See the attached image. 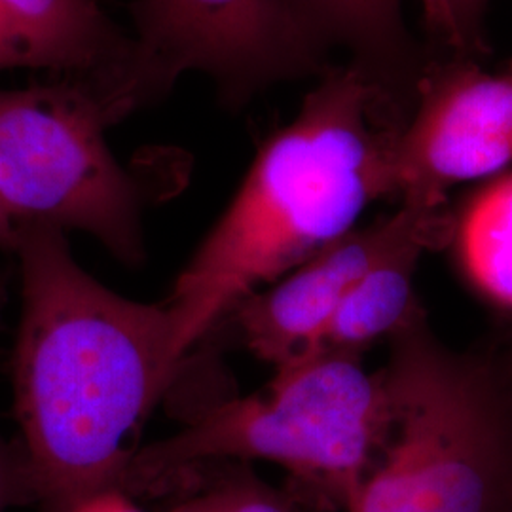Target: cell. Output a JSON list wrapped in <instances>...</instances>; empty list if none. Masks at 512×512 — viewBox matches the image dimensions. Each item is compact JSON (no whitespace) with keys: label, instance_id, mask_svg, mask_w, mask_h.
I'll return each mask as SVG.
<instances>
[{"label":"cell","instance_id":"1","mask_svg":"<svg viewBox=\"0 0 512 512\" xmlns=\"http://www.w3.org/2000/svg\"><path fill=\"white\" fill-rule=\"evenodd\" d=\"M23 308L16 414L31 503L71 512L114 488L139 429L177 374L164 306L112 293L74 260L63 230L19 224Z\"/></svg>","mask_w":512,"mask_h":512},{"label":"cell","instance_id":"2","mask_svg":"<svg viewBox=\"0 0 512 512\" xmlns=\"http://www.w3.org/2000/svg\"><path fill=\"white\" fill-rule=\"evenodd\" d=\"M406 116L353 65L329 67L256 154L165 308L179 361L239 304L344 238L393 190Z\"/></svg>","mask_w":512,"mask_h":512},{"label":"cell","instance_id":"3","mask_svg":"<svg viewBox=\"0 0 512 512\" xmlns=\"http://www.w3.org/2000/svg\"><path fill=\"white\" fill-rule=\"evenodd\" d=\"M387 421L382 370L366 372L359 353H308L275 368L262 393L133 450L114 488L165 494L220 461L262 459L289 471L300 505L348 511L382 454Z\"/></svg>","mask_w":512,"mask_h":512},{"label":"cell","instance_id":"4","mask_svg":"<svg viewBox=\"0 0 512 512\" xmlns=\"http://www.w3.org/2000/svg\"><path fill=\"white\" fill-rule=\"evenodd\" d=\"M389 344L387 437L348 512H512V365L448 348L420 304Z\"/></svg>","mask_w":512,"mask_h":512},{"label":"cell","instance_id":"5","mask_svg":"<svg viewBox=\"0 0 512 512\" xmlns=\"http://www.w3.org/2000/svg\"><path fill=\"white\" fill-rule=\"evenodd\" d=\"M112 124L92 80L0 88V207L18 224L92 234L137 266L145 258V196L110 152Z\"/></svg>","mask_w":512,"mask_h":512},{"label":"cell","instance_id":"6","mask_svg":"<svg viewBox=\"0 0 512 512\" xmlns=\"http://www.w3.org/2000/svg\"><path fill=\"white\" fill-rule=\"evenodd\" d=\"M128 61L105 95L114 122L160 101L186 73L243 109L270 86L323 74L329 46L294 0H135Z\"/></svg>","mask_w":512,"mask_h":512},{"label":"cell","instance_id":"7","mask_svg":"<svg viewBox=\"0 0 512 512\" xmlns=\"http://www.w3.org/2000/svg\"><path fill=\"white\" fill-rule=\"evenodd\" d=\"M511 164L512 59L499 73L467 57L431 59L393 150L395 196L440 205L452 186Z\"/></svg>","mask_w":512,"mask_h":512},{"label":"cell","instance_id":"8","mask_svg":"<svg viewBox=\"0 0 512 512\" xmlns=\"http://www.w3.org/2000/svg\"><path fill=\"white\" fill-rule=\"evenodd\" d=\"M452 226L446 203L401 202L393 215L351 230L232 311L247 348L275 368L306 355L376 264L416 241L446 245Z\"/></svg>","mask_w":512,"mask_h":512},{"label":"cell","instance_id":"9","mask_svg":"<svg viewBox=\"0 0 512 512\" xmlns=\"http://www.w3.org/2000/svg\"><path fill=\"white\" fill-rule=\"evenodd\" d=\"M131 50L97 0H0V65L92 80L109 92Z\"/></svg>","mask_w":512,"mask_h":512},{"label":"cell","instance_id":"10","mask_svg":"<svg viewBox=\"0 0 512 512\" xmlns=\"http://www.w3.org/2000/svg\"><path fill=\"white\" fill-rule=\"evenodd\" d=\"M311 29L403 112L410 114L423 71L431 61L410 33L401 0H294Z\"/></svg>","mask_w":512,"mask_h":512},{"label":"cell","instance_id":"11","mask_svg":"<svg viewBox=\"0 0 512 512\" xmlns=\"http://www.w3.org/2000/svg\"><path fill=\"white\" fill-rule=\"evenodd\" d=\"M435 247L429 241H416L376 264L351 289L308 353L361 355L368 344L391 336L420 304L414 294V277L421 256Z\"/></svg>","mask_w":512,"mask_h":512},{"label":"cell","instance_id":"12","mask_svg":"<svg viewBox=\"0 0 512 512\" xmlns=\"http://www.w3.org/2000/svg\"><path fill=\"white\" fill-rule=\"evenodd\" d=\"M450 243L476 291L512 310V171L482 184L454 213Z\"/></svg>","mask_w":512,"mask_h":512},{"label":"cell","instance_id":"13","mask_svg":"<svg viewBox=\"0 0 512 512\" xmlns=\"http://www.w3.org/2000/svg\"><path fill=\"white\" fill-rule=\"evenodd\" d=\"M179 490L183 495L167 512H300L293 495L275 490L245 469L209 480L194 478Z\"/></svg>","mask_w":512,"mask_h":512},{"label":"cell","instance_id":"14","mask_svg":"<svg viewBox=\"0 0 512 512\" xmlns=\"http://www.w3.org/2000/svg\"><path fill=\"white\" fill-rule=\"evenodd\" d=\"M425 29L452 57L475 59L488 52L484 18L490 0H420Z\"/></svg>","mask_w":512,"mask_h":512},{"label":"cell","instance_id":"15","mask_svg":"<svg viewBox=\"0 0 512 512\" xmlns=\"http://www.w3.org/2000/svg\"><path fill=\"white\" fill-rule=\"evenodd\" d=\"M4 304V287L0 281V310ZM31 503L29 480L23 452L8 448L0 440V512L6 511L12 505Z\"/></svg>","mask_w":512,"mask_h":512},{"label":"cell","instance_id":"16","mask_svg":"<svg viewBox=\"0 0 512 512\" xmlns=\"http://www.w3.org/2000/svg\"><path fill=\"white\" fill-rule=\"evenodd\" d=\"M71 512H141L129 499L128 494L109 488L103 492L90 495L82 503H78Z\"/></svg>","mask_w":512,"mask_h":512},{"label":"cell","instance_id":"17","mask_svg":"<svg viewBox=\"0 0 512 512\" xmlns=\"http://www.w3.org/2000/svg\"><path fill=\"white\" fill-rule=\"evenodd\" d=\"M19 239V224L0 207V249L16 251Z\"/></svg>","mask_w":512,"mask_h":512},{"label":"cell","instance_id":"18","mask_svg":"<svg viewBox=\"0 0 512 512\" xmlns=\"http://www.w3.org/2000/svg\"><path fill=\"white\" fill-rule=\"evenodd\" d=\"M0 73H2V65H0Z\"/></svg>","mask_w":512,"mask_h":512}]
</instances>
